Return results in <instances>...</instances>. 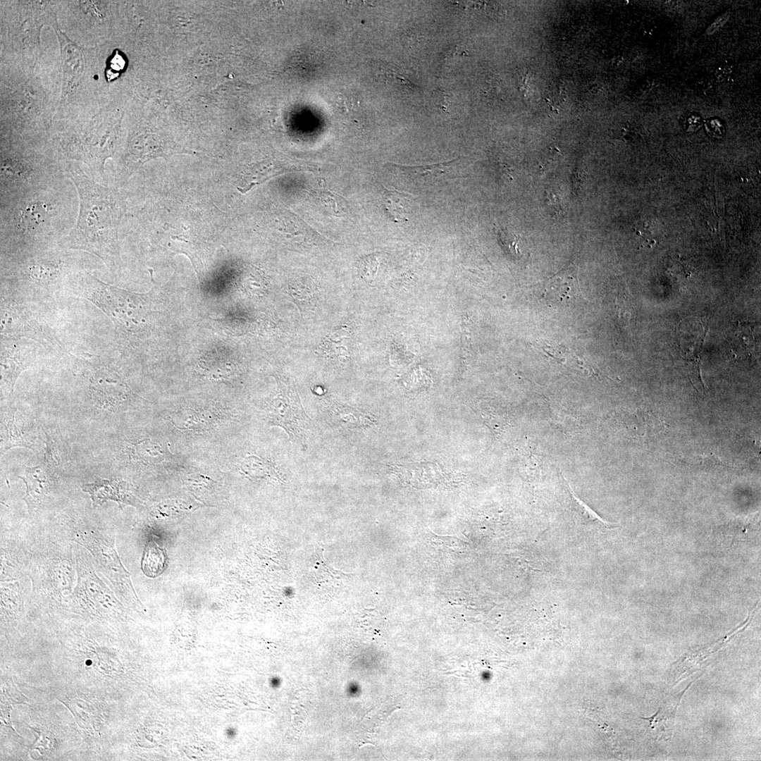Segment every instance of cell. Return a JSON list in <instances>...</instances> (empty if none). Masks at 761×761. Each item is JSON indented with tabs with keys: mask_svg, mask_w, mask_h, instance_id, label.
Wrapping results in <instances>:
<instances>
[{
	"mask_svg": "<svg viewBox=\"0 0 761 761\" xmlns=\"http://www.w3.org/2000/svg\"><path fill=\"white\" fill-rule=\"evenodd\" d=\"M64 173L76 187L79 211L75 225L60 245L94 254L113 272L120 261L118 235L122 212L118 193L79 168L70 167Z\"/></svg>",
	"mask_w": 761,
	"mask_h": 761,
	"instance_id": "cell-1",
	"label": "cell"
},
{
	"mask_svg": "<svg viewBox=\"0 0 761 761\" xmlns=\"http://www.w3.org/2000/svg\"><path fill=\"white\" fill-rule=\"evenodd\" d=\"M1 199L2 235L37 240L61 233L66 226L65 201L54 187Z\"/></svg>",
	"mask_w": 761,
	"mask_h": 761,
	"instance_id": "cell-2",
	"label": "cell"
},
{
	"mask_svg": "<svg viewBox=\"0 0 761 761\" xmlns=\"http://www.w3.org/2000/svg\"><path fill=\"white\" fill-rule=\"evenodd\" d=\"M82 296L101 309L118 332L135 335L144 331L156 311V292L137 294L108 285L87 272L78 276Z\"/></svg>",
	"mask_w": 761,
	"mask_h": 761,
	"instance_id": "cell-3",
	"label": "cell"
},
{
	"mask_svg": "<svg viewBox=\"0 0 761 761\" xmlns=\"http://www.w3.org/2000/svg\"><path fill=\"white\" fill-rule=\"evenodd\" d=\"M278 385V395L269 403L266 410V419L270 425L283 428L292 442L305 446L311 419L302 405L295 388L283 381H279Z\"/></svg>",
	"mask_w": 761,
	"mask_h": 761,
	"instance_id": "cell-4",
	"label": "cell"
},
{
	"mask_svg": "<svg viewBox=\"0 0 761 761\" xmlns=\"http://www.w3.org/2000/svg\"><path fill=\"white\" fill-rule=\"evenodd\" d=\"M577 271L569 266L549 278L543 285V299L553 305L567 306L581 298Z\"/></svg>",
	"mask_w": 761,
	"mask_h": 761,
	"instance_id": "cell-5",
	"label": "cell"
},
{
	"mask_svg": "<svg viewBox=\"0 0 761 761\" xmlns=\"http://www.w3.org/2000/svg\"><path fill=\"white\" fill-rule=\"evenodd\" d=\"M17 307H8L1 311V333L10 337L28 336L39 341L46 340L51 344V335H47L38 321L29 318L27 314Z\"/></svg>",
	"mask_w": 761,
	"mask_h": 761,
	"instance_id": "cell-6",
	"label": "cell"
},
{
	"mask_svg": "<svg viewBox=\"0 0 761 761\" xmlns=\"http://www.w3.org/2000/svg\"><path fill=\"white\" fill-rule=\"evenodd\" d=\"M34 359L31 347L20 343L1 345V380L8 390L13 391L20 373L29 366Z\"/></svg>",
	"mask_w": 761,
	"mask_h": 761,
	"instance_id": "cell-7",
	"label": "cell"
},
{
	"mask_svg": "<svg viewBox=\"0 0 761 761\" xmlns=\"http://www.w3.org/2000/svg\"><path fill=\"white\" fill-rule=\"evenodd\" d=\"M25 483L27 490L25 496L29 509L39 505L47 495L50 485V476L47 467L43 464L26 467L23 476H19Z\"/></svg>",
	"mask_w": 761,
	"mask_h": 761,
	"instance_id": "cell-8",
	"label": "cell"
},
{
	"mask_svg": "<svg viewBox=\"0 0 761 761\" xmlns=\"http://www.w3.org/2000/svg\"><path fill=\"white\" fill-rule=\"evenodd\" d=\"M459 158L440 163L423 165V166H398L395 165L400 171L407 175L417 183H433L439 180L445 175L452 173L457 166Z\"/></svg>",
	"mask_w": 761,
	"mask_h": 761,
	"instance_id": "cell-9",
	"label": "cell"
},
{
	"mask_svg": "<svg viewBox=\"0 0 761 761\" xmlns=\"http://www.w3.org/2000/svg\"><path fill=\"white\" fill-rule=\"evenodd\" d=\"M413 196L397 190L385 189L383 204L392 220L395 223L408 221L412 210Z\"/></svg>",
	"mask_w": 761,
	"mask_h": 761,
	"instance_id": "cell-10",
	"label": "cell"
},
{
	"mask_svg": "<svg viewBox=\"0 0 761 761\" xmlns=\"http://www.w3.org/2000/svg\"><path fill=\"white\" fill-rule=\"evenodd\" d=\"M166 567L165 552L153 540L144 548L142 559L144 574L151 578L159 576Z\"/></svg>",
	"mask_w": 761,
	"mask_h": 761,
	"instance_id": "cell-11",
	"label": "cell"
},
{
	"mask_svg": "<svg viewBox=\"0 0 761 761\" xmlns=\"http://www.w3.org/2000/svg\"><path fill=\"white\" fill-rule=\"evenodd\" d=\"M330 414L336 423L350 428L365 427L373 423L369 416L360 411L339 404L331 407Z\"/></svg>",
	"mask_w": 761,
	"mask_h": 761,
	"instance_id": "cell-12",
	"label": "cell"
},
{
	"mask_svg": "<svg viewBox=\"0 0 761 761\" xmlns=\"http://www.w3.org/2000/svg\"><path fill=\"white\" fill-rule=\"evenodd\" d=\"M296 169L297 170V168L282 167L279 165L275 167L271 163L270 165L263 164L254 166L249 172L245 173L243 177V183L245 185L238 189L242 192H245L254 185L264 182L269 178Z\"/></svg>",
	"mask_w": 761,
	"mask_h": 761,
	"instance_id": "cell-13",
	"label": "cell"
},
{
	"mask_svg": "<svg viewBox=\"0 0 761 761\" xmlns=\"http://www.w3.org/2000/svg\"><path fill=\"white\" fill-rule=\"evenodd\" d=\"M241 471L252 478L276 476L274 466L270 462L258 456H249L240 464Z\"/></svg>",
	"mask_w": 761,
	"mask_h": 761,
	"instance_id": "cell-14",
	"label": "cell"
},
{
	"mask_svg": "<svg viewBox=\"0 0 761 761\" xmlns=\"http://www.w3.org/2000/svg\"><path fill=\"white\" fill-rule=\"evenodd\" d=\"M4 422L7 431V438L3 444L2 452H5L14 447H25L33 449L32 443L27 440L21 428L17 425L14 415L11 417L5 418Z\"/></svg>",
	"mask_w": 761,
	"mask_h": 761,
	"instance_id": "cell-15",
	"label": "cell"
},
{
	"mask_svg": "<svg viewBox=\"0 0 761 761\" xmlns=\"http://www.w3.org/2000/svg\"><path fill=\"white\" fill-rule=\"evenodd\" d=\"M349 338V331L342 328L331 334L323 342L326 353L331 357H345L348 356L347 347L345 345Z\"/></svg>",
	"mask_w": 761,
	"mask_h": 761,
	"instance_id": "cell-16",
	"label": "cell"
},
{
	"mask_svg": "<svg viewBox=\"0 0 761 761\" xmlns=\"http://www.w3.org/2000/svg\"><path fill=\"white\" fill-rule=\"evenodd\" d=\"M316 196L321 204L333 215L342 216L346 213L347 202L340 196L327 190L316 192Z\"/></svg>",
	"mask_w": 761,
	"mask_h": 761,
	"instance_id": "cell-17",
	"label": "cell"
},
{
	"mask_svg": "<svg viewBox=\"0 0 761 761\" xmlns=\"http://www.w3.org/2000/svg\"><path fill=\"white\" fill-rule=\"evenodd\" d=\"M60 271L58 264L51 261H39L29 266L28 272L33 279L44 280L54 278Z\"/></svg>",
	"mask_w": 761,
	"mask_h": 761,
	"instance_id": "cell-18",
	"label": "cell"
},
{
	"mask_svg": "<svg viewBox=\"0 0 761 761\" xmlns=\"http://www.w3.org/2000/svg\"><path fill=\"white\" fill-rule=\"evenodd\" d=\"M569 493L571 494V497L573 498V500L574 501V504L575 505V507H576L577 512L580 514V515L581 516H583L584 519H586V521H588L589 522H591V523H595L598 525H599L600 526L603 527V528H611L613 527L612 524H610V523H609V522H607L606 521H604L596 513H595L588 507H587L583 502H581L580 500H579L577 498V497H576L575 495L572 493L571 490V492H569Z\"/></svg>",
	"mask_w": 761,
	"mask_h": 761,
	"instance_id": "cell-19",
	"label": "cell"
},
{
	"mask_svg": "<svg viewBox=\"0 0 761 761\" xmlns=\"http://www.w3.org/2000/svg\"><path fill=\"white\" fill-rule=\"evenodd\" d=\"M378 266L377 259L373 255H369L359 259L357 268L361 276L366 280H372Z\"/></svg>",
	"mask_w": 761,
	"mask_h": 761,
	"instance_id": "cell-20",
	"label": "cell"
},
{
	"mask_svg": "<svg viewBox=\"0 0 761 761\" xmlns=\"http://www.w3.org/2000/svg\"><path fill=\"white\" fill-rule=\"evenodd\" d=\"M729 13H724L719 16L707 28L706 33L707 35H712L719 28L724 25L729 18Z\"/></svg>",
	"mask_w": 761,
	"mask_h": 761,
	"instance_id": "cell-21",
	"label": "cell"
},
{
	"mask_svg": "<svg viewBox=\"0 0 761 761\" xmlns=\"http://www.w3.org/2000/svg\"><path fill=\"white\" fill-rule=\"evenodd\" d=\"M731 73V67L728 64H724L717 68L716 71V77L720 82L725 81L729 79Z\"/></svg>",
	"mask_w": 761,
	"mask_h": 761,
	"instance_id": "cell-22",
	"label": "cell"
},
{
	"mask_svg": "<svg viewBox=\"0 0 761 761\" xmlns=\"http://www.w3.org/2000/svg\"><path fill=\"white\" fill-rule=\"evenodd\" d=\"M84 4L87 6V8H88L87 11L91 13L92 16L97 18L103 17L104 13L101 12V9H98L101 7L100 4H97L94 1H86Z\"/></svg>",
	"mask_w": 761,
	"mask_h": 761,
	"instance_id": "cell-23",
	"label": "cell"
},
{
	"mask_svg": "<svg viewBox=\"0 0 761 761\" xmlns=\"http://www.w3.org/2000/svg\"><path fill=\"white\" fill-rule=\"evenodd\" d=\"M38 734H39V738L37 739V741L36 742L35 746L34 748H32V749H39V748H42V749L48 750L49 748V741L48 742H45V741H49V739L44 736V734H42V733L40 734L39 732H38Z\"/></svg>",
	"mask_w": 761,
	"mask_h": 761,
	"instance_id": "cell-24",
	"label": "cell"
},
{
	"mask_svg": "<svg viewBox=\"0 0 761 761\" xmlns=\"http://www.w3.org/2000/svg\"><path fill=\"white\" fill-rule=\"evenodd\" d=\"M124 61L118 54L115 55L114 58L111 61V68L116 70L122 69L124 66Z\"/></svg>",
	"mask_w": 761,
	"mask_h": 761,
	"instance_id": "cell-25",
	"label": "cell"
}]
</instances>
